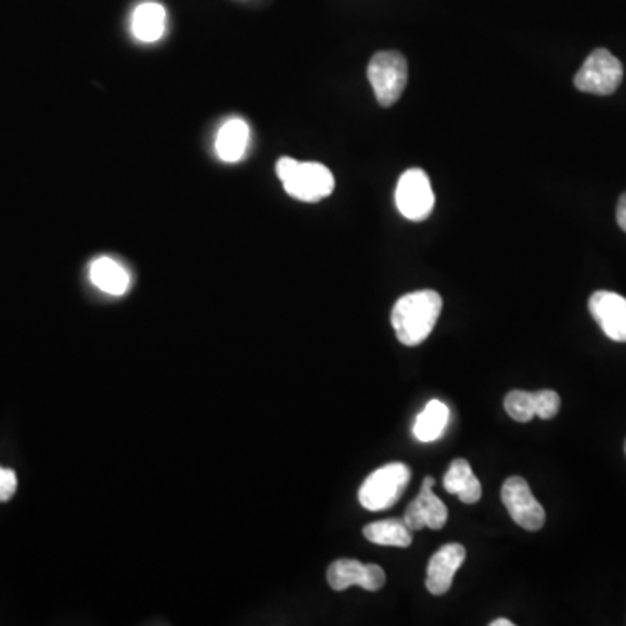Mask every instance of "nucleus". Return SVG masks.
Returning <instances> with one entry per match:
<instances>
[{"instance_id": "nucleus-1", "label": "nucleus", "mask_w": 626, "mask_h": 626, "mask_svg": "<svg viewBox=\"0 0 626 626\" xmlns=\"http://www.w3.org/2000/svg\"><path fill=\"white\" fill-rule=\"evenodd\" d=\"M440 311L443 298L437 291H417L399 298L392 311V324L399 342L406 346L421 345L434 331Z\"/></svg>"}, {"instance_id": "nucleus-2", "label": "nucleus", "mask_w": 626, "mask_h": 626, "mask_svg": "<svg viewBox=\"0 0 626 626\" xmlns=\"http://www.w3.org/2000/svg\"><path fill=\"white\" fill-rule=\"evenodd\" d=\"M277 176L288 195L302 202H319L334 192V176L329 167L319 163H298L282 157L277 163Z\"/></svg>"}, {"instance_id": "nucleus-3", "label": "nucleus", "mask_w": 626, "mask_h": 626, "mask_svg": "<svg viewBox=\"0 0 626 626\" xmlns=\"http://www.w3.org/2000/svg\"><path fill=\"white\" fill-rule=\"evenodd\" d=\"M411 481L408 464L388 463L372 472L359 489V501L369 512L392 509Z\"/></svg>"}, {"instance_id": "nucleus-4", "label": "nucleus", "mask_w": 626, "mask_h": 626, "mask_svg": "<svg viewBox=\"0 0 626 626\" xmlns=\"http://www.w3.org/2000/svg\"><path fill=\"white\" fill-rule=\"evenodd\" d=\"M368 79L382 106H392L408 86V62L397 51H382L371 58Z\"/></svg>"}, {"instance_id": "nucleus-5", "label": "nucleus", "mask_w": 626, "mask_h": 626, "mask_svg": "<svg viewBox=\"0 0 626 626\" xmlns=\"http://www.w3.org/2000/svg\"><path fill=\"white\" fill-rule=\"evenodd\" d=\"M623 80V65L608 49H596L585 60L578 74L574 77V86L582 92L609 97L613 94Z\"/></svg>"}, {"instance_id": "nucleus-6", "label": "nucleus", "mask_w": 626, "mask_h": 626, "mask_svg": "<svg viewBox=\"0 0 626 626\" xmlns=\"http://www.w3.org/2000/svg\"><path fill=\"white\" fill-rule=\"evenodd\" d=\"M395 204L400 215L411 221H425L435 206V193L423 169H408L399 178Z\"/></svg>"}, {"instance_id": "nucleus-7", "label": "nucleus", "mask_w": 626, "mask_h": 626, "mask_svg": "<svg viewBox=\"0 0 626 626\" xmlns=\"http://www.w3.org/2000/svg\"><path fill=\"white\" fill-rule=\"evenodd\" d=\"M501 499L515 524L526 531H539L545 526L547 513L531 493L529 484L522 477H510L501 489Z\"/></svg>"}, {"instance_id": "nucleus-8", "label": "nucleus", "mask_w": 626, "mask_h": 626, "mask_svg": "<svg viewBox=\"0 0 626 626\" xmlns=\"http://www.w3.org/2000/svg\"><path fill=\"white\" fill-rule=\"evenodd\" d=\"M588 308L609 340L626 343V298L611 291L591 294Z\"/></svg>"}, {"instance_id": "nucleus-9", "label": "nucleus", "mask_w": 626, "mask_h": 626, "mask_svg": "<svg viewBox=\"0 0 626 626\" xmlns=\"http://www.w3.org/2000/svg\"><path fill=\"white\" fill-rule=\"evenodd\" d=\"M435 486L434 477H425L421 484L420 495L409 504L404 515L406 526L411 531H421L425 527L430 529H443L447 522V509L443 499L432 493Z\"/></svg>"}, {"instance_id": "nucleus-10", "label": "nucleus", "mask_w": 626, "mask_h": 626, "mask_svg": "<svg viewBox=\"0 0 626 626\" xmlns=\"http://www.w3.org/2000/svg\"><path fill=\"white\" fill-rule=\"evenodd\" d=\"M467 559L463 545H444L432 555L426 570V588L432 596H444L451 590L456 571L460 570Z\"/></svg>"}, {"instance_id": "nucleus-11", "label": "nucleus", "mask_w": 626, "mask_h": 626, "mask_svg": "<svg viewBox=\"0 0 626 626\" xmlns=\"http://www.w3.org/2000/svg\"><path fill=\"white\" fill-rule=\"evenodd\" d=\"M444 489L458 496L464 504L477 503L482 498V486L469 461L463 458L452 461L444 475Z\"/></svg>"}, {"instance_id": "nucleus-12", "label": "nucleus", "mask_w": 626, "mask_h": 626, "mask_svg": "<svg viewBox=\"0 0 626 626\" xmlns=\"http://www.w3.org/2000/svg\"><path fill=\"white\" fill-rule=\"evenodd\" d=\"M247 143H250V126L242 118H232L219 129L216 152L225 163H237L244 157Z\"/></svg>"}, {"instance_id": "nucleus-13", "label": "nucleus", "mask_w": 626, "mask_h": 626, "mask_svg": "<svg viewBox=\"0 0 626 626\" xmlns=\"http://www.w3.org/2000/svg\"><path fill=\"white\" fill-rule=\"evenodd\" d=\"M167 14L163 5L157 2H145L138 5L132 14V34L141 42L152 44L163 39L166 31Z\"/></svg>"}, {"instance_id": "nucleus-14", "label": "nucleus", "mask_w": 626, "mask_h": 626, "mask_svg": "<svg viewBox=\"0 0 626 626\" xmlns=\"http://www.w3.org/2000/svg\"><path fill=\"white\" fill-rule=\"evenodd\" d=\"M92 284L97 285L98 290L106 294H114L120 296L129 290V273L123 265H118L112 258H98L92 261L91 270Z\"/></svg>"}, {"instance_id": "nucleus-15", "label": "nucleus", "mask_w": 626, "mask_h": 626, "mask_svg": "<svg viewBox=\"0 0 626 626\" xmlns=\"http://www.w3.org/2000/svg\"><path fill=\"white\" fill-rule=\"evenodd\" d=\"M449 423V408L440 400H430L414 421L412 434L420 443H435L443 437Z\"/></svg>"}, {"instance_id": "nucleus-16", "label": "nucleus", "mask_w": 626, "mask_h": 626, "mask_svg": "<svg viewBox=\"0 0 626 626\" xmlns=\"http://www.w3.org/2000/svg\"><path fill=\"white\" fill-rule=\"evenodd\" d=\"M363 536L374 545L382 547L408 548L412 544L411 529L406 522L391 519V521L372 522L363 527Z\"/></svg>"}, {"instance_id": "nucleus-17", "label": "nucleus", "mask_w": 626, "mask_h": 626, "mask_svg": "<svg viewBox=\"0 0 626 626\" xmlns=\"http://www.w3.org/2000/svg\"><path fill=\"white\" fill-rule=\"evenodd\" d=\"M366 574H368V564L354 561V559H342V561H336L329 565V587L336 591L346 590V588L354 587V585H359V587L363 588Z\"/></svg>"}, {"instance_id": "nucleus-18", "label": "nucleus", "mask_w": 626, "mask_h": 626, "mask_svg": "<svg viewBox=\"0 0 626 626\" xmlns=\"http://www.w3.org/2000/svg\"><path fill=\"white\" fill-rule=\"evenodd\" d=\"M504 409L512 420L529 423L536 417L535 394L526 391H512L504 397Z\"/></svg>"}, {"instance_id": "nucleus-19", "label": "nucleus", "mask_w": 626, "mask_h": 626, "mask_svg": "<svg viewBox=\"0 0 626 626\" xmlns=\"http://www.w3.org/2000/svg\"><path fill=\"white\" fill-rule=\"evenodd\" d=\"M561 409V397L553 391L535 392V412L541 420H552Z\"/></svg>"}, {"instance_id": "nucleus-20", "label": "nucleus", "mask_w": 626, "mask_h": 626, "mask_svg": "<svg viewBox=\"0 0 626 626\" xmlns=\"http://www.w3.org/2000/svg\"><path fill=\"white\" fill-rule=\"evenodd\" d=\"M18 489V477L16 472L0 467V503H5L13 498L14 493Z\"/></svg>"}, {"instance_id": "nucleus-21", "label": "nucleus", "mask_w": 626, "mask_h": 626, "mask_svg": "<svg viewBox=\"0 0 626 626\" xmlns=\"http://www.w3.org/2000/svg\"><path fill=\"white\" fill-rule=\"evenodd\" d=\"M616 219L619 228H622L623 232H626V193H623L619 202H617Z\"/></svg>"}, {"instance_id": "nucleus-22", "label": "nucleus", "mask_w": 626, "mask_h": 626, "mask_svg": "<svg viewBox=\"0 0 626 626\" xmlns=\"http://www.w3.org/2000/svg\"><path fill=\"white\" fill-rule=\"evenodd\" d=\"M490 626H513V622L504 619V617H498L495 622H490Z\"/></svg>"}, {"instance_id": "nucleus-23", "label": "nucleus", "mask_w": 626, "mask_h": 626, "mask_svg": "<svg viewBox=\"0 0 626 626\" xmlns=\"http://www.w3.org/2000/svg\"><path fill=\"white\" fill-rule=\"evenodd\" d=\"M625 452H626V444H625Z\"/></svg>"}]
</instances>
